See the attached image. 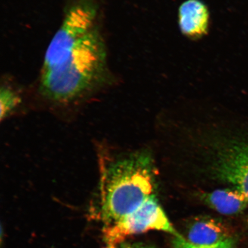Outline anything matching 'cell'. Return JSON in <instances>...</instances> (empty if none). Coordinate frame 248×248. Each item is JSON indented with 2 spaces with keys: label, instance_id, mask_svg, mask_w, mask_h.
<instances>
[{
  "label": "cell",
  "instance_id": "1",
  "mask_svg": "<svg viewBox=\"0 0 248 248\" xmlns=\"http://www.w3.org/2000/svg\"><path fill=\"white\" fill-rule=\"evenodd\" d=\"M107 51L97 26L80 38L60 63L42 71L41 92L51 101L74 100L102 82Z\"/></svg>",
  "mask_w": 248,
  "mask_h": 248
},
{
  "label": "cell",
  "instance_id": "2",
  "mask_svg": "<svg viewBox=\"0 0 248 248\" xmlns=\"http://www.w3.org/2000/svg\"><path fill=\"white\" fill-rule=\"evenodd\" d=\"M154 191L153 166L146 155L108 164L100 183L101 218L108 226L115 224L137 210Z\"/></svg>",
  "mask_w": 248,
  "mask_h": 248
},
{
  "label": "cell",
  "instance_id": "3",
  "mask_svg": "<svg viewBox=\"0 0 248 248\" xmlns=\"http://www.w3.org/2000/svg\"><path fill=\"white\" fill-rule=\"evenodd\" d=\"M97 14L94 0H77L71 6L46 50L42 71L57 66L78 40L97 26Z\"/></svg>",
  "mask_w": 248,
  "mask_h": 248
},
{
  "label": "cell",
  "instance_id": "4",
  "mask_svg": "<svg viewBox=\"0 0 248 248\" xmlns=\"http://www.w3.org/2000/svg\"><path fill=\"white\" fill-rule=\"evenodd\" d=\"M150 231H163L182 236L176 232L160 206L155 195H151L139 208L104 230L105 239L109 245L122 242L129 235L143 233Z\"/></svg>",
  "mask_w": 248,
  "mask_h": 248
},
{
  "label": "cell",
  "instance_id": "5",
  "mask_svg": "<svg viewBox=\"0 0 248 248\" xmlns=\"http://www.w3.org/2000/svg\"><path fill=\"white\" fill-rule=\"evenodd\" d=\"M216 175L234 186L248 202V138L228 142L218 151Z\"/></svg>",
  "mask_w": 248,
  "mask_h": 248
},
{
  "label": "cell",
  "instance_id": "6",
  "mask_svg": "<svg viewBox=\"0 0 248 248\" xmlns=\"http://www.w3.org/2000/svg\"><path fill=\"white\" fill-rule=\"evenodd\" d=\"M178 18L180 31L189 39H201L209 32L210 11L201 0H186L183 2L179 6Z\"/></svg>",
  "mask_w": 248,
  "mask_h": 248
},
{
  "label": "cell",
  "instance_id": "7",
  "mask_svg": "<svg viewBox=\"0 0 248 248\" xmlns=\"http://www.w3.org/2000/svg\"><path fill=\"white\" fill-rule=\"evenodd\" d=\"M186 240L199 246H211L231 238L225 225L208 217L194 219L186 228Z\"/></svg>",
  "mask_w": 248,
  "mask_h": 248
},
{
  "label": "cell",
  "instance_id": "8",
  "mask_svg": "<svg viewBox=\"0 0 248 248\" xmlns=\"http://www.w3.org/2000/svg\"><path fill=\"white\" fill-rule=\"evenodd\" d=\"M207 206L223 215L239 214L247 208L248 202L244 195L237 189H221L203 195Z\"/></svg>",
  "mask_w": 248,
  "mask_h": 248
},
{
  "label": "cell",
  "instance_id": "9",
  "mask_svg": "<svg viewBox=\"0 0 248 248\" xmlns=\"http://www.w3.org/2000/svg\"><path fill=\"white\" fill-rule=\"evenodd\" d=\"M20 102V98L16 93L8 88H2L0 92L1 119L7 117Z\"/></svg>",
  "mask_w": 248,
  "mask_h": 248
},
{
  "label": "cell",
  "instance_id": "10",
  "mask_svg": "<svg viewBox=\"0 0 248 248\" xmlns=\"http://www.w3.org/2000/svg\"><path fill=\"white\" fill-rule=\"evenodd\" d=\"M174 248H237L232 238L211 246H199L189 243L182 236L175 237L173 241Z\"/></svg>",
  "mask_w": 248,
  "mask_h": 248
},
{
  "label": "cell",
  "instance_id": "11",
  "mask_svg": "<svg viewBox=\"0 0 248 248\" xmlns=\"http://www.w3.org/2000/svg\"><path fill=\"white\" fill-rule=\"evenodd\" d=\"M124 248H142V247H138L136 246H125V247H124Z\"/></svg>",
  "mask_w": 248,
  "mask_h": 248
},
{
  "label": "cell",
  "instance_id": "12",
  "mask_svg": "<svg viewBox=\"0 0 248 248\" xmlns=\"http://www.w3.org/2000/svg\"><path fill=\"white\" fill-rule=\"evenodd\" d=\"M106 248H117L114 245H108V246Z\"/></svg>",
  "mask_w": 248,
  "mask_h": 248
}]
</instances>
